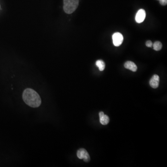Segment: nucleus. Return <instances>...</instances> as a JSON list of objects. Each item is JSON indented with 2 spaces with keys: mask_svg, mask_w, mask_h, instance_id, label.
Returning a JSON list of instances; mask_svg holds the SVG:
<instances>
[{
  "mask_svg": "<svg viewBox=\"0 0 167 167\" xmlns=\"http://www.w3.org/2000/svg\"><path fill=\"white\" fill-rule=\"evenodd\" d=\"M157 1H159L160 0H157Z\"/></svg>",
  "mask_w": 167,
  "mask_h": 167,
  "instance_id": "ddd939ff",
  "label": "nucleus"
},
{
  "mask_svg": "<svg viewBox=\"0 0 167 167\" xmlns=\"http://www.w3.org/2000/svg\"><path fill=\"white\" fill-rule=\"evenodd\" d=\"M146 46L148 47H152V46H153L152 42L151 40H148L146 42Z\"/></svg>",
  "mask_w": 167,
  "mask_h": 167,
  "instance_id": "9b49d317",
  "label": "nucleus"
},
{
  "mask_svg": "<svg viewBox=\"0 0 167 167\" xmlns=\"http://www.w3.org/2000/svg\"><path fill=\"white\" fill-rule=\"evenodd\" d=\"M145 17V11L143 9H141L137 12L135 17V20L138 23H141L144 21Z\"/></svg>",
  "mask_w": 167,
  "mask_h": 167,
  "instance_id": "39448f33",
  "label": "nucleus"
},
{
  "mask_svg": "<svg viewBox=\"0 0 167 167\" xmlns=\"http://www.w3.org/2000/svg\"><path fill=\"white\" fill-rule=\"evenodd\" d=\"M162 44L160 41H155L153 44L154 49L155 51H160L162 48Z\"/></svg>",
  "mask_w": 167,
  "mask_h": 167,
  "instance_id": "9d476101",
  "label": "nucleus"
},
{
  "mask_svg": "<svg viewBox=\"0 0 167 167\" xmlns=\"http://www.w3.org/2000/svg\"><path fill=\"white\" fill-rule=\"evenodd\" d=\"M124 67L125 68L130 70L134 72L137 71V68L136 64L134 62L130 61H128L126 62L124 64Z\"/></svg>",
  "mask_w": 167,
  "mask_h": 167,
  "instance_id": "0eeeda50",
  "label": "nucleus"
},
{
  "mask_svg": "<svg viewBox=\"0 0 167 167\" xmlns=\"http://www.w3.org/2000/svg\"><path fill=\"white\" fill-rule=\"evenodd\" d=\"M96 66L99 68V70L100 71H103L104 70L106 67L105 63L102 60H98L96 62Z\"/></svg>",
  "mask_w": 167,
  "mask_h": 167,
  "instance_id": "1a4fd4ad",
  "label": "nucleus"
},
{
  "mask_svg": "<svg viewBox=\"0 0 167 167\" xmlns=\"http://www.w3.org/2000/svg\"><path fill=\"white\" fill-rule=\"evenodd\" d=\"M77 155L78 158L84 160L85 162H88L90 161V155L85 148L79 149L77 153Z\"/></svg>",
  "mask_w": 167,
  "mask_h": 167,
  "instance_id": "7ed1b4c3",
  "label": "nucleus"
},
{
  "mask_svg": "<svg viewBox=\"0 0 167 167\" xmlns=\"http://www.w3.org/2000/svg\"><path fill=\"white\" fill-rule=\"evenodd\" d=\"M160 3L162 6H165L167 4V0H160Z\"/></svg>",
  "mask_w": 167,
  "mask_h": 167,
  "instance_id": "f8f14e48",
  "label": "nucleus"
},
{
  "mask_svg": "<svg viewBox=\"0 0 167 167\" xmlns=\"http://www.w3.org/2000/svg\"><path fill=\"white\" fill-rule=\"evenodd\" d=\"M99 118L100 122L103 125H106L109 123V117L106 115L104 114V115L99 117Z\"/></svg>",
  "mask_w": 167,
  "mask_h": 167,
  "instance_id": "6e6552de",
  "label": "nucleus"
},
{
  "mask_svg": "<svg viewBox=\"0 0 167 167\" xmlns=\"http://www.w3.org/2000/svg\"><path fill=\"white\" fill-rule=\"evenodd\" d=\"M23 98L25 103L31 107H38L41 105L40 96L36 91L31 88H26L24 91Z\"/></svg>",
  "mask_w": 167,
  "mask_h": 167,
  "instance_id": "f257e3e1",
  "label": "nucleus"
},
{
  "mask_svg": "<svg viewBox=\"0 0 167 167\" xmlns=\"http://www.w3.org/2000/svg\"><path fill=\"white\" fill-rule=\"evenodd\" d=\"M113 40L114 45L116 47H119L123 43V36L120 33H115L113 34Z\"/></svg>",
  "mask_w": 167,
  "mask_h": 167,
  "instance_id": "20e7f679",
  "label": "nucleus"
},
{
  "mask_svg": "<svg viewBox=\"0 0 167 167\" xmlns=\"http://www.w3.org/2000/svg\"><path fill=\"white\" fill-rule=\"evenodd\" d=\"M78 4L79 0H64V10L67 14H71L76 10Z\"/></svg>",
  "mask_w": 167,
  "mask_h": 167,
  "instance_id": "f03ea898",
  "label": "nucleus"
},
{
  "mask_svg": "<svg viewBox=\"0 0 167 167\" xmlns=\"http://www.w3.org/2000/svg\"><path fill=\"white\" fill-rule=\"evenodd\" d=\"M160 78L157 75H154L151 78L150 81V85L151 87L153 88H157L158 87L159 84Z\"/></svg>",
  "mask_w": 167,
  "mask_h": 167,
  "instance_id": "423d86ee",
  "label": "nucleus"
}]
</instances>
